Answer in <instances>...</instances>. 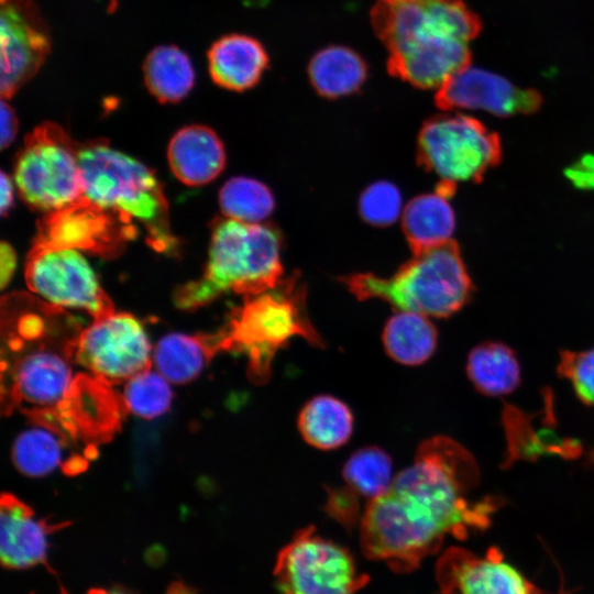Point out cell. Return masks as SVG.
Segmentation results:
<instances>
[{"label":"cell","instance_id":"6da1fadb","mask_svg":"<svg viewBox=\"0 0 594 594\" xmlns=\"http://www.w3.org/2000/svg\"><path fill=\"white\" fill-rule=\"evenodd\" d=\"M474 457L447 437L424 441L413 465L370 501L361 517V547L372 560L396 572H410L436 553L446 537L466 538L487 528L501 499L470 501L479 483Z\"/></svg>","mask_w":594,"mask_h":594},{"label":"cell","instance_id":"7a4b0ae2","mask_svg":"<svg viewBox=\"0 0 594 594\" xmlns=\"http://www.w3.org/2000/svg\"><path fill=\"white\" fill-rule=\"evenodd\" d=\"M82 328L63 307L19 292L1 300V402L32 422L48 419L70 393Z\"/></svg>","mask_w":594,"mask_h":594},{"label":"cell","instance_id":"3957f363","mask_svg":"<svg viewBox=\"0 0 594 594\" xmlns=\"http://www.w3.org/2000/svg\"><path fill=\"white\" fill-rule=\"evenodd\" d=\"M370 15L394 77L438 89L471 64L470 43L481 22L463 0H377Z\"/></svg>","mask_w":594,"mask_h":594},{"label":"cell","instance_id":"277c9868","mask_svg":"<svg viewBox=\"0 0 594 594\" xmlns=\"http://www.w3.org/2000/svg\"><path fill=\"white\" fill-rule=\"evenodd\" d=\"M282 237L272 224L217 221L202 276L175 292L183 309H196L226 293L244 298L266 292L283 278Z\"/></svg>","mask_w":594,"mask_h":594},{"label":"cell","instance_id":"5b68a950","mask_svg":"<svg viewBox=\"0 0 594 594\" xmlns=\"http://www.w3.org/2000/svg\"><path fill=\"white\" fill-rule=\"evenodd\" d=\"M342 282L358 299H383L399 310L437 318L460 310L473 292L460 248L453 240L414 254L389 277L360 273L344 276Z\"/></svg>","mask_w":594,"mask_h":594},{"label":"cell","instance_id":"8992f818","mask_svg":"<svg viewBox=\"0 0 594 594\" xmlns=\"http://www.w3.org/2000/svg\"><path fill=\"white\" fill-rule=\"evenodd\" d=\"M82 195L103 208L139 221L147 243L157 252L176 249L168 217V202L154 173L144 164L105 142L79 148Z\"/></svg>","mask_w":594,"mask_h":594},{"label":"cell","instance_id":"52a82bcc","mask_svg":"<svg viewBox=\"0 0 594 594\" xmlns=\"http://www.w3.org/2000/svg\"><path fill=\"white\" fill-rule=\"evenodd\" d=\"M221 331L223 351L246 354L249 375L255 383L268 378L275 353L293 338L322 343L308 318L306 287L297 273L266 292L244 298Z\"/></svg>","mask_w":594,"mask_h":594},{"label":"cell","instance_id":"ba28073f","mask_svg":"<svg viewBox=\"0 0 594 594\" xmlns=\"http://www.w3.org/2000/svg\"><path fill=\"white\" fill-rule=\"evenodd\" d=\"M79 145L53 122L37 125L24 139L14 165V180L32 208L52 211L82 195Z\"/></svg>","mask_w":594,"mask_h":594},{"label":"cell","instance_id":"9c48e42d","mask_svg":"<svg viewBox=\"0 0 594 594\" xmlns=\"http://www.w3.org/2000/svg\"><path fill=\"white\" fill-rule=\"evenodd\" d=\"M502 144L497 133L475 118L455 113L427 120L417 140V161L440 182H481L499 164Z\"/></svg>","mask_w":594,"mask_h":594},{"label":"cell","instance_id":"30bf717a","mask_svg":"<svg viewBox=\"0 0 594 594\" xmlns=\"http://www.w3.org/2000/svg\"><path fill=\"white\" fill-rule=\"evenodd\" d=\"M274 576L279 594H354L369 581L345 548L312 527L299 530L280 550Z\"/></svg>","mask_w":594,"mask_h":594},{"label":"cell","instance_id":"8fae6325","mask_svg":"<svg viewBox=\"0 0 594 594\" xmlns=\"http://www.w3.org/2000/svg\"><path fill=\"white\" fill-rule=\"evenodd\" d=\"M24 276L29 288L53 305L85 310L94 320L116 312L95 272L75 249L34 241Z\"/></svg>","mask_w":594,"mask_h":594},{"label":"cell","instance_id":"7c38bea8","mask_svg":"<svg viewBox=\"0 0 594 594\" xmlns=\"http://www.w3.org/2000/svg\"><path fill=\"white\" fill-rule=\"evenodd\" d=\"M73 360L112 386L151 367V344L135 317L113 312L81 330Z\"/></svg>","mask_w":594,"mask_h":594},{"label":"cell","instance_id":"4fadbf2b","mask_svg":"<svg viewBox=\"0 0 594 594\" xmlns=\"http://www.w3.org/2000/svg\"><path fill=\"white\" fill-rule=\"evenodd\" d=\"M135 237L133 220L81 195L48 211L37 223L35 241L112 257Z\"/></svg>","mask_w":594,"mask_h":594},{"label":"cell","instance_id":"5bb4252c","mask_svg":"<svg viewBox=\"0 0 594 594\" xmlns=\"http://www.w3.org/2000/svg\"><path fill=\"white\" fill-rule=\"evenodd\" d=\"M0 91L9 99L42 67L51 52L48 28L33 0H1Z\"/></svg>","mask_w":594,"mask_h":594},{"label":"cell","instance_id":"9a60e30c","mask_svg":"<svg viewBox=\"0 0 594 594\" xmlns=\"http://www.w3.org/2000/svg\"><path fill=\"white\" fill-rule=\"evenodd\" d=\"M435 97L438 108L446 111L480 110L498 117L532 113L542 101L538 91L520 88L498 74L471 64L449 77Z\"/></svg>","mask_w":594,"mask_h":594},{"label":"cell","instance_id":"2e32d148","mask_svg":"<svg viewBox=\"0 0 594 594\" xmlns=\"http://www.w3.org/2000/svg\"><path fill=\"white\" fill-rule=\"evenodd\" d=\"M436 572L441 594H541L495 547L484 557L451 548Z\"/></svg>","mask_w":594,"mask_h":594},{"label":"cell","instance_id":"e0dca14e","mask_svg":"<svg viewBox=\"0 0 594 594\" xmlns=\"http://www.w3.org/2000/svg\"><path fill=\"white\" fill-rule=\"evenodd\" d=\"M37 519L33 509L12 494L3 493L0 501V559L7 570H25L47 561L48 536L63 528Z\"/></svg>","mask_w":594,"mask_h":594},{"label":"cell","instance_id":"ac0fdd59","mask_svg":"<svg viewBox=\"0 0 594 594\" xmlns=\"http://www.w3.org/2000/svg\"><path fill=\"white\" fill-rule=\"evenodd\" d=\"M268 63L263 44L246 34L223 35L207 52L208 73L212 81L232 91H245L256 86Z\"/></svg>","mask_w":594,"mask_h":594},{"label":"cell","instance_id":"d6986e66","mask_svg":"<svg viewBox=\"0 0 594 594\" xmlns=\"http://www.w3.org/2000/svg\"><path fill=\"white\" fill-rule=\"evenodd\" d=\"M167 156L174 175L188 186L210 183L226 165L220 138L212 129L200 124L178 130L169 142Z\"/></svg>","mask_w":594,"mask_h":594},{"label":"cell","instance_id":"ffe728a7","mask_svg":"<svg viewBox=\"0 0 594 594\" xmlns=\"http://www.w3.org/2000/svg\"><path fill=\"white\" fill-rule=\"evenodd\" d=\"M223 351V334L170 333L156 344L153 360L169 382L183 384L199 375L216 353Z\"/></svg>","mask_w":594,"mask_h":594},{"label":"cell","instance_id":"44dd1931","mask_svg":"<svg viewBox=\"0 0 594 594\" xmlns=\"http://www.w3.org/2000/svg\"><path fill=\"white\" fill-rule=\"evenodd\" d=\"M449 196L436 191L413 198L403 213V231L414 254L451 240L455 217Z\"/></svg>","mask_w":594,"mask_h":594},{"label":"cell","instance_id":"7402d4cb","mask_svg":"<svg viewBox=\"0 0 594 594\" xmlns=\"http://www.w3.org/2000/svg\"><path fill=\"white\" fill-rule=\"evenodd\" d=\"M308 76L318 95L336 99L356 92L367 77L365 61L350 47L330 45L309 62Z\"/></svg>","mask_w":594,"mask_h":594},{"label":"cell","instance_id":"603a6c76","mask_svg":"<svg viewBox=\"0 0 594 594\" xmlns=\"http://www.w3.org/2000/svg\"><path fill=\"white\" fill-rule=\"evenodd\" d=\"M143 79L161 103H176L194 88L196 74L188 54L176 45H158L145 57Z\"/></svg>","mask_w":594,"mask_h":594},{"label":"cell","instance_id":"cb8c5ba5","mask_svg":"<svg viewBox=\"0 0 594 594\" xmlns=\"http://www.w3.org/2000/svg\"><path fill=\"white\" fill-rule=\"evenodd\" d=\"M298 429L302 439L314 448L337 449L353 432V415L340 399L319 395L309 399L298 416Z\"/></svg>","mask_w":594,"mask_h":594},{"label":"cell","instance_id":"d4e9b609","mask_svg":"<svg viewBox=\"0 0 594 594\" xmlns=\"http://www.w3.org/2000/svg\"><path fill=\"white\" fill-rule=\"evenodd\" d=\"M466 374L474 387L486 396H503L520 383V365L515 352L501 342L476 345L468 355Z\"/></svg>","mask_w":594,"mask_h":594},{"label":"cell","instance_id":"484cf974","mask_svg":"<svg viewBox=\"0 0 594 594\" xmlns=\"http://www.w3.org/2000/svg\"><path fill=\"white\" fill-rule=\"evenodd\" d=\"M382 339L393 360L405 365H418L433 354L437 330L427 316L399 310L387 320Z\"/></svg>","mask_w":594,"mask_h":594},{"label":"cell","instance_id":"4316f807","mask_svg":"<svg viewBox=\"0 0 594 594\" xmlns=\"http://www.w3.org/2000/svg\"><path fill=\"white\" fill-rule=\"evenodd\" d=\"M34 424V422H32ZM69 443H74L59 431L41 425L21 432L12 448V460L18 470L29 476H43L64 468L69 472L65 460Z\"/></svg>","mask_w":594,"mask_h":594},{"label":"cell","instance_id":"83f0119b","mask_svg":"<svg viewBox=\"0 0 594 594\" xmlns=\"http://www.w3.org/2000/svg\"><path fill=\"white\" fill-rule=\"evenodd\" d=\"M219 206L228 218L246 223H258L275 208L271 189L250 177H232L219 191Z\"/></svg>","mask_w":594,"mask_h":594},{"label":"cell","instance_id":"f1b7e54d","mask_svg":"<svg viewBox=\"0 0 594 594\" xmlns=\"http://www.w3.org/2000/svg\"><path fill=\"white\" fill-rule=\"evenodd\" d=\"M342 475L348 486L369 502L384 494L394 480L392 460L377 447L355 451L345 462Z\"/></svg>","mask_w":594,"mask_h":594},{"label":"cell","instance_id":"f546056e","mask_svg":"<svg viewBox=\"0 0 594 594\" xmlns=\"http://www.w3.org/2000/svg\"><path fill=\"white\" fill-rule=\"evenodd\" d=\"M168 382L158 371L151 369L131 377L122 396L127 409L145 419L163 415L172 403Z\"/></svg>","mask_w":594,"mask_h":594},{"label":"cell","instance_id":"4dcf8cb0","mask_svg":"<svg viewBox=\"0 0 594 594\" xmlns=\"http://www.w3.org/2000/svg\"><path fill=\"white\" fill-rule=\"evenodd\" d=\"M400 208L399 189L386 180L367 186L359 199L361 218L375 227H386L395 222L400 213Z\"/></svg>","mask_w":594,"mask_h":594},{"label":"cell","instance_id":"1f68e13d","mask_svg":"<svg viewBox=\"0 0 594 594\" xmlns=\"http://www.w3.org/2000/svg\"><path fill=\"white\" fill-rule=\"evenodd\" d=\"M557 371L571 383L583 404L594 406V348L560 352Z\"/></svg>","mask_w":594,"mask_h":594},{"label":"cell","instance_id":"d6a6232c","mask_svg":"<svg viewBox=\"0 0 594 594\" xmlns=\"http://www.w3.org/2000/svg\"><path fill=\"white\" fill-rule=\"evenodd\" d=\"M359 497L349 486L331 490L326 510L345 528L353 527L362 517Z\"/></svg>","mask_w":594,"mask_h":594},{"label":"cell","instance_id":"836d02e7","mask_svg":"<svg viewBox=\"0 0 594 594\" xmlns=\"http://www.w3.org/2000/svg\"><path fill=\"white\" fill-rule=\"evenodd\" d=\"M566 176L579 188H594V156L580 158L566 170Z\"/></svg>","mask_w":594,"mask_h":594},{"label":"cell","instance_id":"e575fe53","mask_svg":"<svg viewBox=\"0 0 594 594\" xmlns=\"http://www.w3.org/2000/svg\"><path fill=\"white\" fill-rule=\"evenodd\" d=\"M18 131V118L12 107L1 100V148L9 146L15 138Z\"/></svg>","mask_w":594,"mask_h":594},{"label":"cell","instance_id":"d590c367","mask_svg":"<svg viewBox=\"0 0 594 594\" xmlns=\"http://www.w3.org/2000/svg\"><path fill=\"white\" fill-rule=\"evenodd\" d=\"M16 266V255L12 246L2 242L0 246V283L4 288L10 282Z\"/></svg>","mask_w":594,"mask_h":594},{"label":"cell","instance_id":"8d00e7d4","mask_svg":"<svg viewBox=\"0 0 594 594\" xmlns=\"http://www.w3.org/2000/svg\"><path fill=\"white\" fill-rule=\"evenodd\" d=\"M0 211L4 216L13 204V186L10 177L2 172L1 173V200Z\"/></svg>","mask_w":594,"mask_h":594},{"label":"cell","instance_id":"74e56055","mask_svg":"<svg viewBox=\"0 0 594 594\" xmlns=\"http://www.w3.org/2000/svg\"><path fill=\"white\" fill-rule=\"evenodd\" d=\"M87 594H132V592L121 586H112V587H92L87 592Z\"/></svg>","mask_w":594,"mask_h":594},{"label":"cell","instance_id":"f35d334b","mask_svg":"<svg viewBox=\"0 0 594 594\" xmlns=\"http://www.w3.org/2000/svg\"><path fill=\"white\" fill-rule=\"evenodd\" d=\"M592 460H593V462H594V451H593V454H592Z\"/></svg>","mask_w":594,"mask_h":594},{"label":"cell","instance_id":"ab89813d","mask_svg":"<svg viewBox=\"0 0 594 594\" xmlns=\"http://www.w3.org/2000/svg\"><path fill=\"white\" fill-rule=\"evenodd\" d=\"M31 594H33V593H31Z\"/></svg>","mask_w":594,"mask_h":594}]
</instances>
